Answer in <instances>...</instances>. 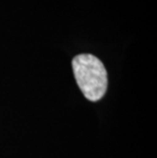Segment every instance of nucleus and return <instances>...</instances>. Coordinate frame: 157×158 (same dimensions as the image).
I'll list each match as a JSON object with an SVG mask.
<instances>
[{
	"label": "nucleus",
	"instance_id": "f257e3e1",
	"mask_svg": "<svg viewBox=\"0 0 157 158\" xmlns=\"http://www.w3.org/2000/svg\"><path fill=\"white\" fill-rule=\"evenodd\" d=\"M72 70L79 88L90 101H98L107 90V72L92 54H80L72 59Z\"/></svg>",
	"mask_w": 157,
	"mask_h": 158
}]
</instances>
